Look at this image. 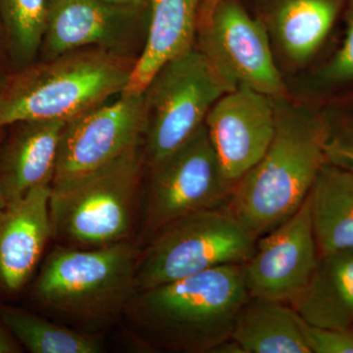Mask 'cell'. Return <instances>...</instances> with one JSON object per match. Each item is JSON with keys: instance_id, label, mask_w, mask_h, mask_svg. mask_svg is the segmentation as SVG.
<instances>
[{"instance_id": "3957f363", "label": "cell", "mask_w": 353, "mask_h": 353, "mask_svg": "<svg viewBox=\"0 0 353 353\" xmlns=\"http://www.w3.org/2000/svg\"><path fill=\"white\" fill-rule=\"evenodd\" d=\"M138 58L81 48L15 70L0 90V129L20 121L68 122L121 94Z\"/></svg>"}, {"instance_id": "cb8c5ba5", "label": "cell", "mask_w": 353, "mask_h": 353, "mask_svg": "<svg viewBox=\"0 0 353 353\" xmlns=\"http://www.w3.org/2000/svg\"><path fill=\"white\" fill-rule=\"evenodd\" d=\"M327 126V159L339 166H353V99H334L323 108Z\"/></svg>"}, {"instance_id": "52a82bcc", "label": "cell", "mask_w": 353, "mask_h": 353, "mask_svg": "<svg viewBox=\"0 0 353 353\" xmlns=\"http://www.w3.org/2000/svg\"><path fill=\"white\" fill-rule=\"evenodd\" d=\"M234 88L196 46L162 65L143 92L145 171L187 143L216 102Z\"/></svg>"}, {"instance_id": "f546056e", "label": "cell", "mask_w": 353, "mask_h": 353, "mask_svg": "<svg viewBox=\"0 0 353 353\" xmlns=\"http://www.w3.org/2000/svg\"><path fill=\"white\" fill-rule=\"evenodd\" d=\"M6 128H1L0 129V143H1L2 139H3L4 136H6ZM6 208V203L1 201L0 199V209Z\"/></svg>"}, {"instance_id": "2e32d148", "label": "cell", "mask_w": 353, "mask_h": 353, "mask_svg": "<svg viewBox=\"0 0 353 353\" xmlns=\"http://www.w3.org/2000/svg\"><path fill=\"white\" fill-rule=\"evenodd\" d=\"M65 123L29 120L6 127L0 143V199L6 206L52 183Z\"/></svg>"}, {"instance_id": "d4e9b609", "label": "cell", "mask_w": 353, "mask_h": 353, "mask_svg": "<svg viewBox=\"0 0 353 353\" xmlns=\"http://www.w3.org/2000/svg\"><path fill=\"white\" fill-rule=\"evenodd\" d=\"M297 314V313H296ZM299 329L310 353H353L352 330L323 328L304 321L297 315Z\"/></svg>"}, {"instance_id": "e0dca14e", "label": "cell", "mask_w": 353, "mask_h": 353, "mask_svg": "<svg viewBox=\"0 0 353 353\" xmlns=\"http://www.w3.org/2000/svg\"><path fill=\"white\" fill-rule=\"evenodd\" d=\"M148 1L150 6L148 36L122 94H141L162 65L196 46L203 0Z\"/></svg>"}, {"instance_id": "8992f818", "label": "cell", "mask_w": 353, "mask_h": 353, "mask_svg": "<svg viewBox=\"0 0 353 353\" xmlns=\"http://www.w3.org/2000/svg\"><path fill=\"white\" fill-rule=\"evenodd\" d=\"M259 239L229 203L197 211L162 228L139 250L134 269L137 292L168 284L223 265H243Z\"/></svg>"}, {"instance_id": "9c48e42d", "label": "cell", "mask_w": 353, "mask_h": 353, "mask_svg": "<svg viewBox=\"0 0 353 353\" xmlns=\"http://www.w3.org/2000/svg\"><path fill=\"white\" fill-rule=\"evenodd\" d=\"M196 48L234 88L290 95L264 26L243 0H219L199 26Z\"/></svg>"}, {"instance_id": "5bb4252c", "label": "cell", "mask_w": 353, "mask_h": 353, "mask_svg": "<svg viewBox=\"0 0 353 353\" xmlns=\"http://www.w3.org/2000/svg\"><path fill=\"white\" fill-rule=\"evenodd\" d=\"M347 0H250L281 71H299L322 50ZM284 74V73H283Z\"/></svg>"}, {"instance_id": "484cf974", "label": "cell", "mask_w": 353, "mask_h": 353, "mask_svg": "<svg viewBox=\"0 0 353 353\" xmlns=\"http://www.w3.org/2000/svg\"><path fill=\"white\" fill-rule=\"evenodd\" d=\"M14 71L15 68L11 59L6 32L0 22V90L6 85L7 80Z\"/></svg>"}, {"instance_id": "30bf717a", "label": "cell", "mask_w": 353, "mask_h": 353, "mask_svg": "<svg viewBox=\"0 0 353 353\" xmlns=\"http://www.w3.org/2000/svg\"><path fill=\"white\" fill-rule=\"evenodd\" d=\"M150 25L148 0H48L46 32L38 60L97 48L139 58Z\"/></svg>"}, {"instance_id": "8fae6325", "label": "cell", "mask_w": 353, "mask_h": 353, "mask_svg": "<svg viewBox=\"0 0 353 353\" xmlns=\"http://www.w3.org/2000/svg\"><path fill=\"white\" fill-rule=\"evenodd\" d=\"M145 101L121 94L112 103L65 123L60 136L57 169L51 185H60L102 168L141 146Z\"/></svg>"}, {"instance_id": "603a6c76", "label": "cell", "mask_w": 353, "mask_h": 353, "mask_svg": "<svg viewBox=\"0 0 353 353\" xmlns=\"http://www.w3.org/2000/svg\"><path fill=\"white\" fill-rule=\"evenodd\" d=\"M341 17L345 21V38L339 50L310 74L304 90L311 102L330 101L332 95L353 87V0H347Z\"/></svg>"}, {"instance_id": "ba28073f", "label": "cell", "mask_w": 353, "mask_h": 353, "mask_svg": "<svg viewBox=\"0 0 353 353\" xmlns=\"http://www.w3.org/2000/svg\"><path fill=\"white\" fill-rule=\"evenodd\" d=\"M139 243L185 216L229 203L228 185L205 124L170 157L145 171Z\"/></svg>"}, {"instance_id": "7c38bea8", "label": "cell", "mask_w": 353, "mask_h": 353, "mask_svg": "<svg viewBox=\"0 0 353 353\" xmlns=\"http://www.w3.org/2000/svg\"><path fill=\"white\" fill-rule=\"evenodd\" d=\"M319 257L308 194L294 214L257 240L243 265L248 294L290 304L308 285Z\"/></svg>"}, {"instance_id": "5b68a950", "label": "cell", "mask_w": 353, "mask_h": 353, "mask_svg": "<svg viewBox=\"0 0 353 353\" xmlns=\"http://www.w3.org/2000/svg\"><path fill=\"white\" fill-rule=\"evenodd\" d=\"M145 174L139 146L92 173L51 185L52 239L80 248L130 241Z\"/></svg>"}, {"instance_id": "9a60e30c", "label": "cell", "mask_w": 353, "mask_h": 353, "mask_svg": "<svg viewBox=\"0 0 353 353\" xmlns=\"http://www.w3.org/2000/svg\"><path fill=\"white\" fill-rule=\"evenodd\" d=\"M51 185L30 190L6 204L0 217V290L22 289L36 270L52 238L50 216Z\"/></svg>"}, {"instance_id": "44dd1931", "label": "cell", "mask_w": 353, "mask_h": 353, "mask_svg": "<svg viewBox=\"0 0 353 353\" xmlns=\"http://www.w3.org/2000/svg\"><path fill=\"white\" fill-rule=\"evenodd\" d=\"M0 321L32 353H101L99 334L65 327L30 311L0 303Z\"/></svg>"}, {"instance_id": "4316f807", "label": "cell", "mask_w": 353, "mask_h": 353, "mask_svg": "<svg viewBox=\"0 0 353 353\" xmlns=\"http://www.w3.org/2000/svg\"><path fill=\"white\" fill-rule=\"evenodd\" d=\"M20 350L18 341L0 321V353H17L21 352Z\"/></svg>"}, {"instance_id": "4dcf8cb0", "label": "cell", "mask_w": 353, "mask_h": 353, "mask_svg": "<svg viewBox=\"0 0 353 353\" xmlns=\"http://www.w3.org/2000/svg\"><path fill=\"white\" fill-rule=\"evenodd\" d=\"M105 1L113 2V3H132V2L143 1V0H105Z\"/></svg>"}, {"instance_id": "277c9868", "label": "cell", "mask_w": 353, "mask_h": 353, "mask_svg": "<svg viewBox=\"0 0 353 353\" xmlns=\"http://www.w3.org/2000/svg\"><path fill=\"white\" fill-rule=\"evenodd\" d=\"M138 245L131 241L97 248L58 245L34 282L39 305L88 332L123 316L136 294Z\"/></svg>"}, {"instance_id": "7a4b0ae2", "label": "cell", "mask_w": 353, "mask_h": 353, "mask_svg": "<svg viewBox=\"0 0 353 353\" xmlns=\"http://www.w3.org/2000/svg\"><path fill=\"white\" fill-rule=\"evenodd\" d=\"M243 265L230 264L136 292L125 308L130 334L155 352L212 353L231 338L250 299Z\"/></svg>"}, {"instance_id": "d6a6232c", "label": "cell", "mask_w": 353, "mask_h": 353, "mask_svg": "<svg viewBox=\"0 0 353 353\" xmlns=\"http://www.w3.org/2000/svg\"><path fill=\"white\" fill-rule=\"evenodd\" d=\"M347 169H350V170L353 171V166H352V167H348V168H347Z\"/></svg>"}, {"instance_id": "4fadbf2b", "label": "cell", "mask_w": 353, "mask_h": 353, "mask_svg": "<svg viewBox=\"0 0 353 353\" xmlns=\"http://www.w3.org/2000/svg\"><path fill=\"white\" fill-rule=\"evenodd\" d=\"M223 175L234 190L268 150L276 128L273 97L246 88L227 92L205 119Z\"/></svg>"}, {"instance_id": "7402d4cb", "label": "cell", "mask_w": 353, "mask_h": 353, "mask_svg": "<svg viewBox=\"0 0 353 353\" xmlns=\"http://www.w3.org/2000/svg\"><path fill=\"white\" fill-rule=\"evenodd\" d=\"M46 17L48 0H0V22L15 70L39 59Z\"/></svg>"}, {"instance_id": "f1b7e54d", "label": "cell", "mask_w": 353, "mask_h": 353, "mask_svg": "<svg viewBox=\"0 0 353 353\" xmlns=\"http://www.w3.org/2000/svg\"><path fill=\"white\" fill-rule=\"evenodd\" d=\"M219 0H203L201 8V13H199V26L202 24L208 16L210 15L211 11H212L213 7L216 6V3Z\"/></svg>"}, {"instance_id": "ac0fdd59", "label": "cell", "mask_w": 353, "mask_h": 353, "mask_svg": "<svg viewBox=\"0 0 353 353\" xmlns=\"http://www.w3.org/2000/svg\"><path fill=\"white\" fill-rule=\"evenodd\" d=\"M289 305L308 324L352 330L353 250L320 256L308 285Z\"/></svg>"}, {"instance_id": "83f0119b", "label": "cell", "mask_w": 353, "mask_h": 353, "mask_svg": "<svg viewBox=\"0 0 353 353\" xmlns=\"http://www.w3.org/2000/svg\"><path fill=\"white\" fill-rule=\"evenodd\" d=\"M212 353H245L240 345L231 338L223 341L213 350Z\"/></svg>"}, {"instance_id": "1f68e13d", "label": "cell", "mask_w": 353, "mask_h": 353, "mask_svg": "<svg viewBox=\"0 0 353 353\" xmlns=\"http://www.w3.org/2000/svg\"><path fill=\"white\" fill-rule=\"evenodd\" d=\"M2 210H3V209H0V217H1Z\"/></svg>"}, {"instance_id": "d6986e66", "label": "cell", "mask_w": 353, "mask_h": 353, "mask_svg": "<svg viewBox=\"0 0 353 353\" xmlns=\"http://www.w3.org/2000/svg\"><path fill=\"white\" fill-rule=\"evenodd\" d=\"M309 199L319 256L353 250V171L327 161Z\"/></svg>"}, {"instance_id": "ffe728a7", "label": "cell", "mask_w": 353, "mask_h": 353, "mask_svg": "<svg viewBox=\"0 0 353 353\" xmlns=\"http://www.w3.org/2000/svg\"><path fill=\"white\" fill-rule=\"evenodd\" d=\"M231 339L245 353H310L289 304L250 296L236 318Z\"/></svg>"}, {"instance_id": "6da1fadb", "label": "cell", "mask_w": 353, "mask_h": 353, "mask_svg": "<svg viewBox=\"0 0 353 353\" xmlns=\"http://www.w3.org/2000/svg\"><path fill=\"white\" fill-rule=\"evenodd\" d=\"M275 134L261 159L234 185L229 208L256 239L294 214L328 161L321 106L292 94L274 99Z\"/></svg>"}]
</instances>
